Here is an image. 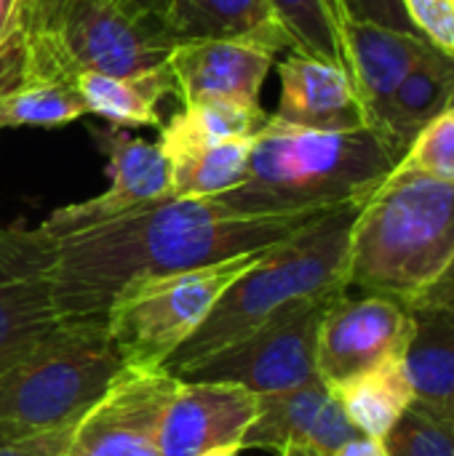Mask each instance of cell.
Returning a JSON list of instances; mask_svg holds the SVG:
<instances>
[{
  "instance_id": "d6a6232c",
  "label": "cell",
  "mask_w": 454,
  "mask_h": 456,
  "mask_svg": "<svg viewBox=\"0 0 454 456\" xmlns=\"http://www.w3.org/2000/svg\"><path fill=\"white\" fill-rule=\"evenodd\" d=\"M75 425H64V428L37 433V436H29V438L0 441V456H64V449H67V444H70V438L75 433Z\"/></svg>"
},
{
  "instance_id": "52a82bcc",
  "label": "cell",
  "mask_w": 454,
  "mask_h": 456,
  "mask_svg": "<svg viewBox=\"0 0 454 456\" xmlns=\"http://www.w3.org/2000/svg\"><path fill=\"white\" fill-rule=\"evenodd\" d=\"M337 297L292 302L233 345L177 369L174 377L182 382H230L254 395L308 385L318 379V331Z\"/></svg>"
},
{
  "instance_id": "7c38bea8",
  "label": "cell",
  "mask_w": 454,
  "mask_h": 456,
  "mask_svg": "<svg viewBox=\"0 0 454 456\" xmlns=\"http://www.w3.org/2000/svg\"><path fill=\"white\" fill-rule=\"evenodd\" d=\"M171 51L174 43L161 24L131 19L102 0L83 3L62 37V53L72 80L78 72L110 77L139 75L166 64Z\"/></svg>"
},
{
  "instance_id": "3957f363",
  "label": "cell",
  "mask_w": 454,
  "mask_h": 456,
  "mask_svg": "<svg viewBox=\"0 0 454 456\" xmlns=\"http://www.w3.org/2000/svg\"><path fill=\"white\" fill-rule=\"evenodd\" d=\"M452 262L454 182H442L396 163L356 216L348 289L409 305Z\"/></svg>"
},
{
  "instance_id": "4fadbf2b",
  "label": "cell",
  "mask_w": 454,
  "mask_h": 456,
  "mask_svg": "<svg viewBox=\"0 0 454 456\" xmlns=\"http://www.w3.org/2000/svg\"><path fill=\"white\" fill-rule=\"evenodd\" d=\"M359 430L348 419L332 387L318 377L308 385L260 395L254 422L241 438V449L281 454L284 449H310L332 456Z\"/></svg>"
},
{
  "instance_id": "7402d4cb",
  "label": "cell",
  "mask_w": 454,
  "mask_h": 456,
  "mask_svg": "<svg viewBox=\"0 0 454 456\" xmlns=\"http://www.w3.org/2000/svg\"><path fill=\"white\" fill-rule=\"evenodd\" d=\"M72 86L80 91L91 115L104 118L110 126H161V102L177 96V83L169 61L126 77H110L99 72H78Z\"/></svg>"
},
{
  "instance_id": "30bf717a",
  "label": "cell",
  "mask_w": 454,
  "mask_h": 456,
  "mask_svg": "<svg viewBox=\"0 0 454 456\" xmlns=\"http://www.w3.org/2000/svg\"><path fill=\"white\" fill-rule=\"evenodd\" d=\"M412 331L409 305L383 294H340L318 331V377L334 387L383 361L401 358Z\"/></svg>"
},
{
  "instance_id": "5bb4252c",
  "label": "cell",
  "mask_w": 454,
  "mask_h": 456,
  "mask_svg": "<svg viewBox=\"0 0 454 456\" xmlns=\"http://www.w3.org/2000/svg\"><path fill=\"white\" fill-rule=\"evenodd\" d=\"M276 51L249 40H187L174 45L169 69L182 104L233 102L260 107Z\"/></svg>"
},
{
  "instance_id": "4dcf8cb0",
  "label": "cell",
  "mask_w": 454,
  "mask_h": 456,
  "mask_svg": "<svg viewBox=\"0 0 454 456\" xmlns=\"http://www.w3.org/2000/svg\"><path fill=\"white\" fill-rule=\"evenodd\" d=\"M334 3H337L340 24L343 21H369V24L415 32V27L409 24V19L404 13L401 0H334Z\"/></svg>"
},
{
  "instance_id": "ac0fdd59",
  "label": "cell",
  "mask_w": 454,
  "mask_h": 456,
  "mask_svg": "<svg viewBox=\"0 0 454 456\" xmlns=\"http://www.w3.org/2000/svg\"><path fill=\"white\" fill-rule=\"evenodd\" d=\"M161 27L174 45L187 40H249L276 53L292 48L289 32L268 0H166Z\"/></svg>"
},
{
  "instance_id": "44dd1931",
  "label": "cell",
  "mask_w": 454,
  "mask_h": 456,
  "mask_svg": "<svg viewBox=\"0 0 454 456\" xmlns=\"http://www.w3.org/2000/svg\"><path fill=\"white\" fill-rule=\"evenodd\" d=\"M412 331L404 347V369L415 398L454 411V307L409 305Z\"/></svg>"
},
{
  "instance_id": "83f0119b",
  "label": "cell",
  "mask_w": 454,
  "mask_h": 456,
  "mask_svg": "<svg viewBox=\"0 0 454 456\" xmlns=\"http://www.w3.org/2000/svg\"><path fill=\"white\" fill-rule=\"evenodd\" d=\"M171 120L203 139L217 142H252L265 120L268 112L260 107H244L233 102H201V104H185L182 112L171 115Z\"/></svg>"
},
{
  "instance_id": "f35d334b",
  "label": "cell",
  "mask_w": 454,
  "mask_h": 456,
  "mask_svg": "<svg viewBox=\"0 0 454 456\" xmlns=\"http://www.w3.org/2000/svg\"><path fill=\"white\" fill-rule=\"evenodd\" d=\"M324 3L329 5V11H332V16L337 19V3H334V0H324ZM337 27H340V19H337Z\"/></svg>"
},
{
  "instance_id": "f546056e",
  "label": "cell",
  "mask_w": 454,
  "mask_h": 456,
  "mask_svg": "<svg viewBox=\"0 0 454 456\" xmlns=\"http://www.w3.org/2000/svg\"><path fill=\"white\" fill-rule=\"evenodd\" d=\"M401 5L423 40L454 53V0H401Z\"/></svg>"
},
{
  "instance_id": "5b68a950",
  "label": "cell",
  "mask_w": 454,
  "mask_h": 456,
  "mask_svg": "<svg viewBox=\"0 0 454 456\" xmlns=\"http://www.w3.org/2000/svg\"><path fill=\"white\" fill-rule=\"evenodd\" d=\"M126 369L104 323H62L0 374V441L75 425Z\"/></svg>"
},
{
  "instance_id": "2e32d148",
  "label": "cell",
  "mask_w": 454,
  "mask_h": 456,
  "mask_svg": "<svg viewBox=\"0 0 454 456\" xmlns=\"http://www.w3.org/2000/svg\"><path fill=\"white\" fill-rule=\"evenodd\" d=\"M281 96L276 120L308 131L369 128L353 80L343 64L292 51L278 64Z\"/></svg>"
},
{
  "instance_id": "8d00e7d4",
  "label": "cell",
  "mask_w": 454,
  "mask_h": 456,
  "mask_svg": "<svg viewBox=\"0 0 454 456\" xmlns=\"http://www.w3.org/2000/svg\"><path fill=\"white\" fill-rule=\"evenodd\" d=\"M244 452L238 444H230V446H219V449H211V452H206V454L201 456H238Z\"/></svg>"
},
{
  "instance_id": "603a6c76",
  "label": "cell",
  "mask_w": 454,
  "mask_h": 456,
  "mask_svg": "<svg viewBox=\"0 0 454 456\" xmlns=\"http://www.w3.org/2000/svg\"><path fill=\"white\" fill-rule=\"evenodd\" d=\"M83 3L88 0H19L16 51L21 88L72 83L62 53V37Z\"/></svg>"
},
{
  "instance_id": "836d02e7",
  "label": "cell",
  "mask_w": 454,
  "mask_h": 456,
  "mask_svg": "<svg viewBox=\"0 0 454 456\" xmlns=\"http://www.w3.org/2000/svg\"><path fill=\"white\" fill-rule=\"evenodd\" d=\"M102 3H110L118 11H123L126 16L150 21V24H161L163 11H166V0H102Z\"/></svg>"
},
{
  "instance_id": "ba28073f",
  "label": "cell",
  "mask_w": 454,
  "mask_h": 456,
  "mask_svg": "<svg viewBox=\"0 0 454 456\" xmlns=\"http://www.w3.org/2000/svg\"><path fill=\"white\" fill-rule=\"evenodd\" d=\"M62 326L54 307V238L0 224V374Z\"/></svg>"
},
{
  "instance_id": "e0dca14e",
  "label": "cell",
  "mask_w": 454,
  "mask_h": 456,
  "mask_svg": "<svg viewBox=\"0 0 454 456\" xmlns=\"http://www.w3.org/2000/svg\"><path fill=\"white\" fill-rule=\"evenodd\" d=\"M340 40L345 51V69L353 80L367 126L380 131L399 83L431 43L415 32L369 21H343Z\"/></svg>"
},
{
  "instance_id": "7a4b0ae2",
  "label": "cell",
  "mask_w": 454,
  "mask_h": 456,
  "mask_svg": "<svg viewBox=\"0 0 454 456\" xmlns=\"http://www.w3.org/2000/svg\"><path fill=\"white\" fill-rule=\"evenodd\" d=\"M396 163L372 128L308 131L268 115L252 142L246 179L209 200L241 216L321 214L367 200Z\"/></svg>"
},
{
  "instance_id": "9a60e30c",
  "label": "cell",
  "mask_w": 454,
  "mask_h": 456,
  "mask_svg": "<svg viewBox=\"0 0 454 456\" xmlns=\"http://www.w3.org/2000/svg\"><path fill=\"white\" fill-rule=\"evenodd\" d=\"M260 395L230 382H182L161 425V456H201L238 444L254 422Z\"/></svg>"
},
{
  "instance_id": "ffe728a7",
  "label": "cell",
  "mask_w": 454,
  "mask_h": 456,
  "mask_svg": "<svg viewBox=\"0 0 454 456\" xmlns=\"http://www.w3.org/2000/svg\"><path fill=\"white\" fill-rule=\"evenodd\" d=\"M450 107H454V53L428 45L399 83L377 134L401 160L420 128Z\"/></svg>"
},
{
  "instance_id": "d4e9b609",
  "label": "cell",
  "mask_w": 454,
  "mask_h": 456,
  "mask_svg": "<svg viewBox=\"0 0 454 456\" xmlns=\"http://www.w3.org/2000/svg\"><path fill=\"white\" fill-rule=\"evenodd\" d=\"M83 115H88V107L72 83L32 86L0 96V131L19 126L59 128L80 120Z\"/></svg>"
},
{
  "instance_id": "d6986e66",
  "label": "cell",
  "mask_w": 454,
  "mask_h": 456,
  "mask_svg": "<svg viewBox=\"0 0 454 456\" xmlns=\"http://www.w3.org/2000/svg\"><path fill=\"white\" fill-rule=\"evenodd\" d=\"M158 147L169 163L171 198H214L246 179L252 142H217L179 128L171 118L158 126Z\"/></svg>"
},
{
  "instance_id": "f1b7e54d",
  "label": "cell",
  "mask_w": 454,
  "mask_h": 456,
  "mask_svg": "<svg viewBox=\"0 0 454 456\" xmlns=\"http://www.w3.org/2000/svg\"><path fill=\"white\" fill-rule=\"evenodd\" d=\"M399 163L425 176L454 182V107L444 110L420 128Z\"/></svg>"
},
{
  "instance_id": "d590c367",
  "label": "cell",
  "mask_w": 454,
  "mask_h": 456,
  "mask_svg": "<svg viewBox=\"0 0 454 456\" xmlns=\"http://www.w3.org/2000/svg\"><path fill=\"white\" fill-rule=\"evenodd\" d=\"M332 456H388V452H385L383 438H372V436L359 433L356 438L345 441Z\"/></svg>"
},
{
  "instance_id": "8992f818",
  "label": "cell",
  "mask_w": 454,
  "mask_h": 456,
  "mask_svg": "<svg viewBox=\"0 0 454 456\" xmlns=\"http://www.w3.org/2000/svg\"><path fill=\"white\" fill-rule=\"evenodd\" d=\"M268 251V248H265ZM262 251L217 265L155 275L126 286L104 315V329L128 369L158 371L206 321L217 299Z\"/></svg>"
},
{
  "instance_id": "277c9868",
  "label": "cell",
  "mask_w": 454,
  "mask_h": 456,
  "mask_svg": "<svg viewBox=\"0 0 454 456\" xmlns=\"http://www.w3.org/2000/svg\"><path fill=\"white\" fill-rule=\"evenodd\" d=\"M361 203L364 200H353L324 211L281 243L262 251V256L230 283L206 321L163 369L174 374L187 363L214 355L292 302L345 294L351 235Z\"/></svg>"
},
{
  "instance_id": "1f68e13d",
  "label": "cell",
  "mask_w": 454,
  "mask_h": 456,
  "mask_svg": "<svg viewBox=\"0 0 454 456\" xmlns=\"http://www.w3.org/2000/svg\"><path fill=\"white\" fill-rule=\"evenodd\" d=\"M16 19H19V0H0V96L21 91Z\"/></svg>"
},
{
  "instance_id": "4316f807",
  "label": "cell",
  "mask_w": 454,
  "mask_h": 456,
  "mask_svg": "<svg viewBox=\"0 0 454 456\" xmlns=\"http://www.w3.org/2000/svg\"><path fill=\"white\" fill-rule=\"evenodd\" d=\"M383 444L388 456H454V411L415 398Z\"/></svg>"
},
{
  "instance_id": "484cf974",
  "label": "cell",
  "mask_w": 454,
  "mask_h": 456,
  "mask_svg": "<svg viewBox=\"0 0 454 456\" xmlns=\"http://www.w3.org/2000/svg\"><path fill=\"white\" fill-rule=\"evenodd\" d=\"M292 37V51L345 67L337 19L324 0H268Z\"/></svg>"
},
{
  "instance_id": "6da1fadb",
  "label": "cell",
  "mask_w": 454,
  "mask_h": 456,
  "mask_svg": "<svg viewBox=\"0 0 454 456\" xmlns=\"http://www.w3.org/2000/svg\"><path fill=\"white\" fill-rule=\"evenodd\" d=\"M313 216L318 214L241 216L209 198H166L56 235V315L62 323H104L112 299L126 286L265 251Z\"/></svg>"
},
{
  "instance_id": "cb8c5ba5",
  "label": "cell",
  "mask_w": 454,
  "mask_h": 456,
  "mask_svg": "<svg viewBox=\"0 0 454 456\" xmlns=\"http://www.w3.org/2000/svg\"><path fill=\"white\" fill-rule=\"evenodd\" d=\"M353 428L372 438H385L407 406L415 401L404 361H383L332 387Z\"/></svg>"
},
{
  "instance_id": "9c48e42d",
  "label": "cell",
  "mask_w": 454,
  "mask_h": 456,
  "mask_svg": "<svg viewBox=\"0 0 454 456\" xmlns=\"http://www.w3.org/2000/svg\"><path fill=\"white\" fill-rule=\"evenodd\" d=\"M177 387L166 369H126L80 417L64 456H161V425Z\"/></svg>"
},
{
  "instance_id": "74e56055",
  "label": "cell",
  "mask_w": 454,
  "mask_h": 456,
  "mask_svg": "<svg viewBox=\"0 0 454 456\" xmlns=\"http://www.w3.org/2000/svg\"><path fill=\"white\" fill-rule=\"evenodd\" d=\"M278 456H321V454H316V452H310V449H284Z\"/></svg>"
},
{
  "instance_id": "e575fe53",
  "label": "cell",
  "mask_w": 454,
  "mask_h": 456,
  "mask_svg": "<svg viewBox=\"0 0 454 456\" xmlns=\"http://www.w3.org/2000/svg\"><path fill=\"white\" fill-rule=\"evenodd\" d=\"M409 305H444V307H454V262L450 265V270L431 286L425 289L415 302Z\"/></svg>"
},
{
  "instance_id": "8fae6325",
  "label": "cell",
  "mask_w": 454,
  "mask_h": 456,
  "mask_svg": "<svg viewBox=\"0 0 454 456\" xmlns=\"http://www.w3.org/2000/svg\"><path fill=\"white\" fill-rule=\"evenodd\" d=\"M91 136L99 152L107 158V176L112 184L96 198L56 208L40 224V230L51 238L67 235V232L115 219L126 211L171 198L169 163L158 142L155 144L144 142L139 136L126 134L118 126L91 128Z\"/></svg>"
}]
</instances>
